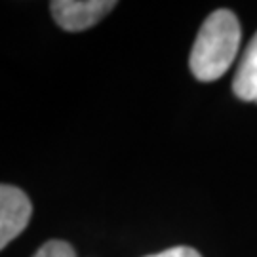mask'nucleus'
<instances>
[{"label": "nucleus", "mask_w": 257, "mask_h": 257, "mask_svg": "<svg viewBox=\"0 0 257 257\" xmlns=\"http://www.w3.org/2000/svg\"><path fill=\"white\" fill-rule=\"evenodd\" d=\"M238 18L230 10H215L210 14L196 35L191 50L189 67L200 82H213L229 71L240 46Z\"/></svg>", "instance_id": "nucleus-1"}, {"label": "nucleus", "mask_w": 257, "mask_h": 257, "mask_svg": "<svg viewBox=\"0 0 257 257\" xmlns=\"http://www.w3.org/2000/svg\"><path fill=\"white\" fill-rule=\"evenodd\" d=\"M114 6L116 2L112 0H54L50 4V12L63 31L76 33L99 23Z\"/></svg>", "instance_id": "nucleus-2"}, {"label": "nucleus", "mask_w": 257, "mask_h": 257, "mask_svg": "<svg viewBox=\"0 0 257 257\" xmlns=\"http://www.w3.org/2000/svg\"><path fill=\"white\" fill-rule=\"evenodd\" d=\"M33 213V204L21 189L14 185L0 187V248L4 249L25 230Z\"/></svg>", "instance_id": "nucleus-3"}, {"label": "nucleus", "mask_w": 257, "mask_h": 257, "mask_svg": "<svg viewBox=\"0 0 257 257\" xmlns=\"http://www.w3.org/2000/svg\"><path fill=\"white\" fill-rule=\"evenodd\" d=\"M232 92L242 101L257 103V33L242 55L236 76L232 80Z\"/></svg>", "instance_id": "nucleus-4"}, {"label": "nucleus", "mask_w": 257, "mask_h": 257, "mask_svg": "<svg viewBox=\"0 0 257 257\" xmlns=\"http://www.w3.org/2000/svg\"><path fill=\"white\" fill-rule=\"evenodd\" d=\"M33 257H76L74 248L65 240H50Z\"/></svg>", "instance_id": "nucleus-5"}, {"label": "nucleus", "mask_w": 257, "mask_h": 257, "mask_svg": "<svg viewBox=\"0 0 257 257\" xmlns=\"http://www.w3.org/2000/svg\"><path fill=\"white\" fill-rule=\"evenodd\" d=\"M147 257H202L194 248H189V246H177V248H170L164 249L160 253H155V255H147Z\"/></svg>", "instance_id": "nucleus-6"}]
</instances>
